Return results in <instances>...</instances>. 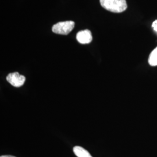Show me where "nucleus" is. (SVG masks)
Listing matches in <instances>:
<instances>
[{"label": "nucleus", "instance_id": "obj_1", "mask_svg": "<svg viewBox=\"0 0 157 157\" xmlns=\"http://www.w3.org/2000/svg\"><path fill=\"white\" fill-rule=\"evenodd\" d=\"M101 6L105 10L113 13H121L127 9L126 0H100Z\"/></svg>", "mask_w": 157, "mask_h": 157}, {"label": "nucleus", "instance_id": "obj_2", "mask_svg": "<svg viewBox=\"0 0 157 157\" xmlns=\"http://www.w3.org/2000/svg\"><path fill=\"white\" fill-rule=\"evenodd\" d=\"M74 27L75 22L73 21L60 22L52 26V30L55 33L67 35L73 30Z\"/></svg>", "mask_w": 157, "mask_h": 157}, {"label": "nucleus", "instance_id": "obj_3", "mask_svg": "<svg viewBox=\"0 0 157 157\" xmlns=\"http://www.w3.org/2000/svg\"><path fill=\"white\" fill-rule=\"evenodd\" d=\"M6 80L12 86L16 87H19L23 86L25 82L26 78L24 76L20 75L18 72H14L10 73L6 76Z\"/></svg>", "mask_w": 157, "mask_h": 157}, {"label": "nucleus", "instance_id": "obj_4", "mask_svg": "<svg viewBox=\"0 0 157 157\" xmlns=\"http://www.w3.org/2000/svg\"><path fill=\"white\" fill-rule=\"evenodd\" d=\"M76 39L81 44H89L93 39L91 33L87 29L80 31L76 35Z\"/></svg>", "mask_w": 157, "mask_h": 157}, {"label": "nucleus", "instance_id": "obj_5", "mask_svg": "<svg viewBox=\"0 0 157 157\" xmlns=\"http://www.w3.org/2000/svg\"><path fill=\"white\" fill-rule=\"evenodd\" d=\"M73 152L78 157H93L88 151L80 146L74 147Z\"/></svg>", "mask_w": 157, "mask_h": 157}, {"label": "nucleus", "instance_id": "obj_6", "mask_svg": "<svg viewBox=\"0 0 157 157\" xmlns=\"http://www.w3.org/2000/svg\"><path fill=\"white\" fill-rule=\"evenodd\" d=\"M148 63L152 67L157 66V47L151 52L148 58Z\"/></svg>", "mask_w": 157, "mask_h": 157}, {"label": "nucleus", "instance_id": "obj_7", "mask_svg": "<svg viewBox=\"0 0 157 157\" xmlns=\"http://www.w3.org/2000/svg\"><path fill=\"white\" fill-rule=\"evenodd\" d=\"M152 27L154 29V30L157 32V20L155 21L154 22L152 23Z\"/></svg>", "mask_w": 157, "mask_h": 157}, {"label": "nucleus", "instance_id": "obj_8", "mask_svg": "<svg viewBox=\"0 0 157 157\" xmlns=\"http://www.w3.org/2000/svg\"><path fill=\"white\" fill-rule=\"evenodd\" d=\"M1 157H13V156H12V155H2V156H1Z\"/></svg>", "mask_w": 157, "mask_h": 157}]
</instances>
